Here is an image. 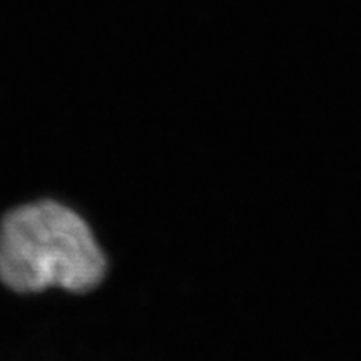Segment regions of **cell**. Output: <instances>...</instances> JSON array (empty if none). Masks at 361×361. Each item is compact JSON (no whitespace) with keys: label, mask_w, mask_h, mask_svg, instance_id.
<instances>
[{"label":"cell","mask_w":361,"mask_h":361,"mask_svg":"<svg viewBox=\"0 0 361 361\" xmlns=\"http://www.w3.org/2000/svg\"><path fill=\"white\" fill-rule=\"evenodd\" d=\"M109 256L87 218L57 197H37L0 216V284L20 296L96 291Z\"/></svg>","instance_id":"6da1fadb"}]
</instances>
